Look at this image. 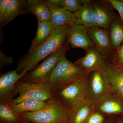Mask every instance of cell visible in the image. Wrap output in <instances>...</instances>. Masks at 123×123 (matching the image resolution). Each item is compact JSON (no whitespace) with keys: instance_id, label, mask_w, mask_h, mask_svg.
<instances>
[{"instance_id":"obj_29","label":"cell","mask_w":123,"mask_h":123,"mask_svg":"<svg viewBox=\"0 0 123 123\" xmlns=\"http://www.w3.org/2000/svg\"><path fill=\"white\" fill-rule=\"evenodd\" d=\"M9 0H0V21L2 20L8 6Z\"/></svg>"},{"instance_id":"obj_11","label":"cell","mask_w":123,"mask_h":123,"mask_svg":"<svg viewBox=\"0 0 123 123\" xmlns=\"http://www.w3.org/2000/svg\"><path fill=\"white\" fill-rule=\"evenodd\" d=\"M88 33L95 47L106 59L112 55L115 51L111 42L110 31L95 27L88 29Z\"/></svg>"},{"instance_id":"obj_38","label":"cell","mask_w":123,"mask_h":123,"mask_svg":"<svg viewBox=\"0 0 123 123\" xmlns=\"http://www.w3.org/2000/svg\"></svg>"},{"instance_id":"obj_33","label":"cell","mask_w":123,"mask_h":123,"mask_svg":"<svg viewBox=\"0 0 123 123\" xmlns=\"http://www.w3.org/2000/svg\"><path fill=\"white\" fill-rule=\"evenodd\" d=\"M105 123H112V121H111V120H110V121H108L107 122H106Z\"/></svg>"},{"instance_id":"obj_14","label":"cell","mask_w":123,"mask_h":123,"mask_svg":"<svg viewBox=\"0 0 123 123\" xmlns=\"http://www.w3.org/2000/svg\"><path fill=\"white\" fill-rule=\"evenodd\" d=\"M70 111L68 123H85L89 116L94 111L93 103L84 99L72 107Z\"/></svg>"},{"instance_id":"obj_23","label":"cell","mask_w":123,"mask_h":123,"mask_svg":"<svg viewBox=\"0 0 123 123\" xmlns=\"http://www.w3.org/2000/svg\"><path fill=\"white\" fill-rule=\"evenodd\" d=\"M0 119L5 123H21L24 118L13 111L9 103H0Z\"/></svg>"},{"instance_id":"obj_10","label":"cell","mask_w":123,"mask_h":123,"mask_svg":"<svg viewBox=\"0 0 123 123\" xmlns=\"http://www.w3.org/2000/svg\"><path fill=\"white\" fill-rule=\"evenodd\" d=\"M66 40L71 48H82L86 51L95 46L88 36V29L82 25L75 23L69 25Z\"/></svg>"},{"instance_id":"obj_24","label":"cell","mask_w":123,"mask_h":123,"mask_svg":"<svg viewBox=\"0 0 123 123\" xmlns=\"http://www.w3.org/2000/svg\"><path fill=\"white\" fill-rule=\"evenodd\" d=\"M89 0H61L62 8L72 12H77L89 1Z\"/></svg>"},{"instance_id":"obj_2","label":"cell","mask_w":123,"mask_h":123,"mask_svg":"<svg viewBox=\"0 0 123 123\" xmlns=\"http://www.w3.org/2000/svg\"><path fill=\"white\" fill-rule=\"evenodd\" d=\"M70 48L68 43L53 53L31 71L28 72L21 81L34 84L49 83L57 62Z\"/></svg>"},{"instance_id":"obj_6","label":"cell","mask_w":123,"mask_h":123,"mask_svg":"<svg viewBox=\"0 0 123 123\" xmlns=\"http://www.w3.org/2000/svg\"><path fill=\"white\" fill-rule=\"evenodd\" d=\"M89 74L55 91V99L69 109L77 103L85 99V85Z\"/></svg>"},{"instance_id":"obj_30","label":"cell","mask_w":123,"mask_h":123,"mask_svg":"<svg viewBox=\"0 0 123 123\" xmlns=\"http://www.w3.org/2000/svg\"><path fill=\"white\" fill-rule=\"evenodd\" d=\"M46 2L52 7L57 8H62L61 0H47Z\"/></svg>"},{"instance_id":"obj_18","label":"cell","mask_w":123,"mask_h":123,"mask_svg":"<svg viewBox=\"0 0 123 123\" xmlns=\"http://www.w3.org/2000/svg\"><path fill=\"white\" fill-rule=\"evenodd\" d=\"M29 13L37 17V20L49 21L51 22V15L46 0H27Z\"/></svg>"},{"instance_id":"obj_15","label":"cell","mask_w":123,"mask_h":123,"mask_svg":"<svg viewBox=\"0 0 123 123\" xmlns=\"http://www.w3.org/2000/svg\"><path fill=\"white\" fill-rule=\"evenodd\" d=\"M29 13L27 0H9L7 10L0 21V29L18 15Z\"/></svg>"},{"instance_id":"obj_13","label":"cell","mask_w":123,"mask_h":123,"mask_svg":"<svg viewBox=\"0 0 123 123\" xmlns=\"http://www.w3.org/2000/svg\"><path fill=\"white\" fill-rule=\"evenodd\" d=\"M75 24L82 25L87 29L97 27V17L93 4L91 1L80 9L74 13Z\"/></svg>"},{"instance_id":"obj_7","label":"cell","mask_w":123,"mask_h":123,"mask_svg":"<svg viewBox=\"0 0 123 123\" xmlns=\"http://www.w3.org/2000/svg\"><path fill=\"white\" fill-rule=\"evenodd\" d=\"M85 90V99L93 103L111 92L110 84L103 74L97 71L89 74Z\"/></svg>"},{"instance_id":"obj_19","label":"cell","mask_w":123,"mask_h":123,"mask_svg":"<svg viewBox=\"0 0 123 123\" xmlns=\"http://www.w3.org/2000/svg\"><path fill=\"white\" fill-rule=\"evenodd\" d=\"M55 31L50 22L38 20V27L35 38L30 49H33L46 41Z\"/></svg>"},{"instance_id":"obj_3","label":"cell","mask_w":123,"mask_h":123,"mask_svg":"<svg viewBox=\"0 0 123 123\" xmlns=\"http://www.w3.org/2000/svg\"><path fill=\"white\" fill-rule=\"evenodd\" d=\"M85 70L66 59L65 55L58 61L51 75L49 83L54 91L88 74Z\"/></svg>"},{"instance_id":"obj_36","label":"cell","mask_w":123,"mask_h":123,"mask_svg":"<svg viewBox=\"0 0 123 123\" xmlns=\"http://www.w3.org/2000/svg\"><path fill=\"white\" fill-rule=\"evenodd\" d=\"M30 123H31V122H30Z\"/></svg>"},{"instance_id":"obj_16","label":"cell","mask_w":123,"mask_h":123,"mask_svg":"<svg viewBox=\"0 0 123 123\" xmlns=\"http://www.w3.org/2000/svg\"><path fill=\"white\" fill-rule=\"evenodd\" d=\"M55 102V99L43 102L33 99H26L16 104L9 103L13 111L18 114L24 112H35L39 111L49 107Z\"/></svg>"},{"instance_id":"obj_35","label":"cell","mask_w":123,"mask_h":123,"mask_svg":"<svg viewBox=\"0 0 123 123\" xmlns=\"http://www.w3.org/2000/svg\"><path fill=\"white\" fill-rule=\"evenodd\" d=\"M121 1H123V0H121Z\"/></svg>"},{"instance_id":"obj_12","label":"cell","mask_w":123,"mask_h":123,"mask_svg":"<svg viewBox=\"0 0 123 123\" xmlns=\"http://www.w3.org/2000/svg\"><path fill=\"white\" fill-rule=\"evenodd\" d=\"M94 111L102 114H123V102L111 92L93 103Z\"/></svg>"},{"instance_id":"obj_8","label":"cell","mask_w":123,"mask_h":123,"mask_svg":"<svg viewBox=\"0 0 123 123\" xmlns=\"http://www.w3.org/2000/svg\"><path fill=\"white\" fill-rule=\"evenodd\" d=\"M10 70L0 75V103H9L18 93L16 84L27 73Z\"/></svg>"},{"instance_id":"obj_31","label":"cell","mask_w":123,"mask_h":123,"mask_svg":"<svg viewBox=\"0 0 123 123\" xmlns=\"http://www.w3.org/2000/svg\"><path fill=\"white\" fill-rule=\"evenodd\" d=\"M21 123H30V121H29V120L24 119V120Z\"/></svg>"},{"instance_id":"obj_37","label":"cell","mask_w":123,"mask_h":123,"mask_svg":"<svg viewBox=\"0 0 123 123\" xmlns=\"http://www.w3.org/2000/svg\"></svg>"},{"instance_id":"obj_22","label":"cell","mask_w":123,"mask_h":123,"mask_svg":"<svg viewBox=\"0 0 123 123\" xmlns=\"http://www.w3.org/2000/svg\"><path fill=\"white\" fill-rule=\"evenodd\" d=\"M110 37L112 47L116 51L123 43V25L115 20L110 27Z\"/></svg>"},{"instance_id":"obj_27","label":"cell","mask_w":123,"mask_h":123,"mask_svg":"<svg viewBox=\"0 0 123 123\" xmlns=\"http://www.w3.org/2000/svg\"><path fill=\"white\" fill-rule=\"evenodd\" d=\"M107 2L112 5V7L118 12L123 21V2L118 0H108Z\"/></svg>"},{"instance_id":"obj_5","label":"cell","mask_w":123,"mask_h":123,"mask_svg":"<svg viewBox=\"0 0 123 123\" xmlns=\"http://www.w3.org/2000/svg\"><path fill=\"white\" fill-rule=\"evenodd\" d=\"M19 95L9 103L16 104L26 99H33L46 102L55 99V93L49 83L34 84L19 81L16 84Z\"/></svg>"},{"instance_id":"obj_1","label":"cell","mask_w":123,"mask_h":123,"mask_svg":"<svg viewBox=\"0 0 123 123\" xmlns=\"http://www.w3.org/2000/svg\"><path fill=\"white\" fill-rule=\"evenodd\" d=\"M69 25L55 30L46 41L29 51L18 60L16 70L21 74L31 71L40 62L47 58L66 43L67 31Z\"/></svg>"},{"instance_id":"obj_9","label":"cell","mask_w":123,"mask_h":123,"mask_svg":"<svg viewBox=\"0 0 123 123\" xmlns=\"http://www.w3.org/2000/svg\"><path fill=\"white\" fill-rule=\"evenodd\" d=\"M85 51V55L76 61L74 64L88 73L95 71L102 72L106 62L105 57L95 46Z\"/></svg>"},{"instance_id":"obj_26","label":"cell","mask_w":123,"mask_h":123,"mask_svg":"<svg viewBox=\"0 0 123 123\" xmlns=\"http://www.w3.org/2000/svg\"><path fill=\"white\" fill-rule=\"evenodd\" d=\"M104 115L100 112L94 111L88 117L85 123H103Z\"/></svg>"},{"instance_id":"obj_25","label":"cell","mask_w":123,"mask_h":123,"mask_svg":"<svg viewBox=\"0 0 123 123\" xmlns=\"http://www.w3.org/2000/svg\"><path fill=\"white\" fill-rule=\"evenodd\" d=\"M112 65L118 68H123V43L112 56Z\"/></svg>"},{"instance_id":"obj_20","label":"cell","mask_w":123,"mask_h":123,"mask_svg":"<svg viewBox=\"0 0 123 123\" xmlns=\"http://www.w3.org/2000/svg\"><path fill=\"white\" fill-rule=\"evenodd\" d=\"M93 4L97 17V27L106 29L110 28L114 19L112 13L102 5Z\"/></svg>"},{"instance_id":"obj_17","label":"cell","mask_w":123,"mask_h":123,"mask_svg":"<svg viewBox=\"0 0 123 123\" xmlns=\"http://www.w3.org/2000/svg\"><path fill=\"white\" fill-rule=\"evenodd\" d=\"M47 4L50 12L51 15V23L54 30L62 27L75 23V17L74 13L71 12L63 8H54L47 2Z\"/></svg>"},{"instance_id":"obj_4","label":"cell","mask_w":123,"mask_h":123,"mask_svg":"<svg viewBox=\"0 0 123 123\" xmlns=\"http://www.w3.org/2000/svg\"><path fill=\"white\" fill-rule=\"evenodd\" d=\"M70 109L55 102L43 110L21 114L24 119L33 123H69Z\"/></svg>"},{"instance_id":"obj_21","label":"cell","mask_w":123,"mask_h":123,"mask_svg":"<svg viewBox=\"0 0 123 123\" xmlns=\"http://www.w3.org/2000/svg\"><path fill=\"white\" fill-rule=\"evenodd\" d=\"M111 93L123 102V69L115 71L108 79Z\"/></svg>"},{"instance_id":"obj_28","label":"cell","mask_w":123,"mask_h":123,"mask_svg":"<svg viewBox=\"0 0 123 123\" xmlns=\"http://www.w3.org/2000/svg\"><path fill=\"white\" fill-rule=\"evenodd\" d=\"M13 63L12 58L5 55L2 51H0V69L3 67Z\"/></svg>"},{"instance_id":"obj_34","label":"cell","mask_w":123,"mask_h":123,"mask_svg":"<svg viewBox=\"0 0 123 123\" xmlns=\"http://www.w3.org/2000/svg\"><path fill=\"white\" fill-rule=\"evenodd\" d=\"M0 123H2V122H0Z\"/></svg>"},{"instance_id":"obj_32","label":"cell","mask_w":123,"mask_h":123,"mask_svg":"<svg viewBox=\"0 0 123 123\" xmlns=\"http://www.w3.org/2000/svg\"><path fill=\"white\" fill-rule=\"evenodd\" d=\"M123 123V120H119L117 123Z\"/></svg>"}]
</instances>
